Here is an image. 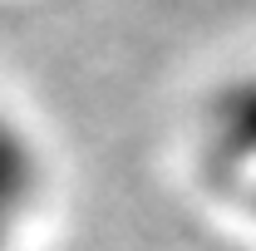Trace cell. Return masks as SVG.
I'll return each instance as SVG.
<instances>
[{
	"mask_svg": "<svg viewBox=\"0 0 256 251\" xmlns=\"http://www.w3.org/2000/svg\"><path fill=\"white\" fill-rule=\"evenodd\" d=\"M207 128H212V158L246 188L256 178V74L217 94Z\"/></svg>",
	"mask_w": 256,
	"mask_h": 251,
	"instance_id": "6da1fadb",
	"label": "cell"
},
{
	"mask_svg": "<svg viewBox=\"0 0 256 251\" xmlns=\"http://www.w3.org/2000/svg\"><path fill=\"white\" fill-rule=\"evenodd\" d=\"M34 197V148L25 133L0 114V212L20 217Z\"/></svg>",
	"mask_w": 256,
	"mask_h": 251,
	"instance_id": "7a4b0ae2",
	"label": "cell"
}]
</instances>
